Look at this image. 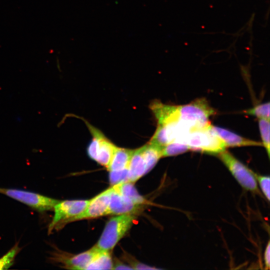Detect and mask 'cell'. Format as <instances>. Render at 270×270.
Wrapping results in <instances>:
<instances>
[{
	"instance_id": "obj_24",
	"label": "cell",
	"mask_w": 270,
	"mask_h": 270,
	"mask_svg": "<svg viewBox=\"0 0 270 270\" xmlns=\"http://www.w3.org/2000/svg\"><path fill=\"white\" fill-rule=\"evenodd\" d=\"M112 270H132L128 265L118 260L113 261Z\"/></svg>"
},
{
	"instance_id": "obj_2",
	"label": "cell",
	"mask_w": 270,
	"mask_h": 270,
	"mask_svg": "<svg viewBox=\"0 0 270 270\" xmlns=\"http://www.w3.org/2000/svg\"><path fill=\"white\" fill-rule=\"evenodd\" d=\"M174 142L187 144L190 150L208 154H218L226 148L224 142L214 132L210 124L193 129Z\"/></svg>"
},
{
	"instance_id": "obj_4",
	"label": "cell",
	"mask_w": 270,
	"mask_h": 270,
	"mask_svg": "<svg viewBox=\"0 0 270 270\" xmlns=\"http://www.w3.org/2000/svg\"><path fill=\"white\" fill-rule=\"evenodd\" d=\"M90 200H65L60 202L54 208V216L48 226V234L60 230L71 220L82 212Z\"/></svg>"
},
{
	"instance_id": "obj_3",
	"label": "cell",
	"mask_w": 270,
	"mask_h": 270,
	"mask_svg": "<svg viewBox=\"0 0 270 270\" xmlns=\"http://www.w3.org/2000/svg\"><path fill=\"white\" fill-rule=\"evenodd\" d=\"M136 218L134 214L115 216L106 223L96 245L100 250L112 251L132 228Z\"/></svg>"
},
{
	"instance_id": "obj_13",
	"label": "cell",
	"mask_w": 270,
	"mask_h": 270,
	"mask_svg": "<svg viewBox=\"0 0 270 270\" xmlns=\"http://www.w3.org/2000/svg\"><path fill=\"white\" fill-rule=\"evenodd\" d=\"M134 150L116 147L107 169L108 171L128 168Z\"/></svg>"
},
{
	"instance_id": "obj_1",
	"label": "cell",
	"mask_w": 270,
	"mask_h": 270,
	"mask_svg": "<svg viewBox=\"0 0 270 270\" xmlns=\"http://www.w3.org/2000/svg\"><path fill=\"white\" fill-rule=\"evenodd\" d=\"M150 108L158 124L176 123L190 129L204 126L210 124V118L215 114L205 98L194 100L183 105H169L156 100L151 102Z\"/></svg>"
},
{
	"instance_id": "obj_21",
	"label": "cell",
	"mask_w": 270,
	"mask_h": 270,
	"mask_svg": "<svg viewBox=\"0 0 270 270\" xmlns=\"http://www.w3.org/2000/svg\"><path fill=\"white\" fill-rule=\"evenodd\" d=\"M254 176L258 182V186L264 196L270 200V176L258 175L254 173Z\"/></svg>"
},
{
	"instance_id": "obj_15",
	"label": "cell",
	"mask_w": 270,
	"mask_h": 270,
	"mask_svg": "<svg viewBox=\"0 0 270 270\" xmlns=\"http://www.w3.org/2000/svg\"><path fill=\"white\" fill-rule=\"evenodd\" d=\"M113 260L110 251L99 249L85 270H112Z\"/></svg>"
},
{
	"instance_id": "obj_22",
	"label": "cell",
	"mask_w": 270,
	"mask_h": 270,
	"mask_svg": "<svg viewBox=\"0 0 270 270\" xmlns=\"http://www.w3.org/2000/svg\"><path fill=\"white\" fill-rule=\"evenodd\" d=\"M124 258L127 262L128 264L132 268V270H154L156 269L154 267L150 266L145 264L138 260L133 258L129 254H124Z\"/></svg>"
},
{
	"instance_id": "obj_16",
	"label": "cell",
	"mask_w": 270,
	"mask_h": 270,
	"mask_svg": "<svg viewBox=\"0 0 270 270\" xmlns=\"http://www.w3.org/2000/svg\"><path fill=\"white\" fill-rule=\"evenodd\" d=\"M162 157H168L182 154L190 150L186 144L172 142L162 148Z\"/></svg>"
},
{
	"instance_id": "obj_5",
	"label": "cell",
	"mask_w": 270,
	"mask_h": 270,
	"mask_svg": "<svg viewBox=\"0 0 270 270\" xmlns=\"http://www.w3.org/2000/svg\"><path fill=\"white\" fill-rule=\"evenodd\" d=\"M218 156L220 159L244 189L254 193L260 194L254 172L226 150L218 154Z\"/></svg>"
},
{
	"instance_id": "obj_17",
	"label": "cell",
	"mask_w": 270,
	"mask_h": 270,
	"mask_svg": "<svg viewBox=\"0 0 270 270\" xmlns=\"http://www.w3.org/2000/svg\"><path fill=\"white\" fill-rule=\"evenodd\" d=\"M22 250L16 242L14 245L2 257L0 258V270L10 268L14 264L16 255Z\"/></svg>"
},
{
	"instance_id": "obj_12",
	"label": "cell",
	"mask_w": 270,
	"mask_h": 270,
	"mask_svg": "<svg viewBox=\"0 0 270 270\" xmlns=\"http://www.w3.org/2000/svg\"><path fill=\"white\" fill-rule=\"evenodd\" d=\"M128 168V182L134 184L148 173L142 147L134 150Z\"/></svg>"
},
{
	"instance_id": "obj_6",
	"label": "cell",
	"mask_w": 270,
	"mask_h": 270,
	"mask_svg": "<svg viewBox=\"0 0 270 270\" xmlns=\"http://www.w3.org/2000/svg\"><path fill=\"white\" fill-rule=\"evenodd\" d=\"M86 124L92 136L87 148L88 154L91 159L107 168L117 146L97 128L88 122Z\"/></svg>"
},
{
	"instance_id": "obj_23",
	"label": "cell",
	"mask_w": 270,
	"mask_h": 270,
	"mask_svg": "<svg viewBox=\"0 0 270 270\" xmlns=\"http://www.w3.org/2000/svg\"><path fill=\"white\" fill-rule=\"evenodd\" d=\"M264 260L265 268L269 269L270 264V246L269 242H268L264 252Z\"/></svg>"
},
{
	"instance_id": "obj_11",
	"label": "cell",
	"mask_w": 270,
	"mask_h": 270,
	"mask_svg": "<svg viewBox=\"0 0 270 270\" xmlns=\"http://www.w3.org/2000/svg\"><path fill=\"white\" fill-rule=\"evenodd\" d=\"M216 134L224 142L226 148L244 146H262L260 142L241 136L226 129L212 126Z\"/></svg>"
},
{
	"instance_id": "obj_8",
	"label": "cell",
	"mask_w": 270,
	"mask_h": 270,
	"mask_svg": "<svg viewBox=\"0 0 270 270\" xmlns=\"http://www.w3.org/2000/svg\"><path fill=\"white\" fill-rule=\"evenodd\" d=\"M98 250V247L94 246L83 252L76 254H70L56 249L50 252L48 259L50 262L58 264L64 268L85 270Z\"/></svg>"
},
{
	"instance_id": "obj_18",
	"label": "cell",
	"mask_w": 270,
	"mask_h": 270,
	"mask_svg": "<svg viewBox=\"0 0 270 270\" xmlns=\"http://www.w3.org/2000/svg\"><path fill=\"white\" fill-rule=\"evenodd\" d=\"M258 126L262 140V144L270 156V120L258 118Z\"/></svg>"
},
{
	"instance_id": "obj_20",
	"label": "cell",
	"mask_w": 270,
	"mask_h": 270,
	"mask_svg": "<svg viewBox=\"0 0 270 270\" xmlns=\"http://www.w3.org/2000/svg\"><path fill=\"white\" fill-rule=\"evenodd\" d=\"M109 172V180L112 186L128 182V168Z\"/></svg>"
},
{
	"instance_id": "obj_19",
	"label": "cell",
	"mask_w": 270,
	"mask_h": 270,
	"mask_svg": "<svg viewBox=\"0 0 270 270\" xmlns=\"http://www.w3.org/2000/svg\"><path fill=\"white\" fill-rule=\"evenodd\" d=\"M245 112L258 118L270 120V102L259 104L246 110Z\"/></svg>"
},
{
	"instance_id": "obj_14",
	"label": "cell",
	"mask_w": 270,
	"mask_h": 270,
	"mask_svg": "<svg viewBox=\"0 0 270 270\" xmlns=\"http://www.w3.org/2000/svg\"><path fill=\"white\" fill-rule=\"evenodd\" d=\"M134 184L126 182L112 186L122 196L133 204L142 206L146 205V200L138 192Z\"/></svg>"
},
{
	"instance_id": "obj_7",
	"label": "cell",
	"mask_w": 270,
	"mask_h": 270,
	"mask_svg": "<svg viewBox=\"0 0 270 270\" xmlns=\"http://www.w3.org/2000/svg\"><path fill=\"white\" fill-rule=\"evenodd\" d=\"M0 193L40 212L54 210V206L60 202L57 199L22 190L0 188Z\"/></svg>"
},
{
	"instance_id": "obj_9",
	"label": "cell",
	"mask_w": 270,
	"mask_h": 270,
	"mask_svg": "<svg viewBox=\"0 0 270 270\" xmlns=\"http://www.w3.org/2000/svg\"><path fill=\"white\" fill-rule=\"evenodd\" d=\"M112 190V188L111 186L90 200L84 210L74 217L70 222L108 215L109 202Z\"/></svg>"
},
{
	"instance_id": "obj_10",
	"label": "cell",
	"mask_w": 270,
	"mask_h": 270,
	"mask_svg": "<svg viewBox=\"0 0 270 270\" xmlns=\"http://www.w3.org/2000/svg\"><path fill=\"white\" fill-rule=\"evenodd\" d=\"M108 215H120L124 214H135L142 210L143 206L136 205L122 196L112 186Z\"/></svg>"
}]
</instances>
